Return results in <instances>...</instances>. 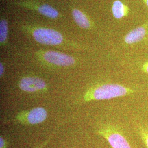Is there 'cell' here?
I'll list each match as a JSON object with an SVG mask.
<instances>
[{"label":"cell","instance_id":"cell-14","mask_svg":"<svg viewBox=\"0 0 148 148\" xmlns=\"http://www.w3.org/2000/svg\"><path fill=\"white\" fill-rule=\"evenodd\" d=\"M4 144H5V142H4L3 139H2V138H0V147L1 148H3Z\"/></svg>","mask_w":148,"mask_h":148},{"label":"cell","instance_id":"cell-13","mask_svg":"<svg viewBox=\"0 0 148 148\" xmlns=\"http://www.w3.org/2000/svg\"><path fill=\"white\" fill-rule=\"evenodd\" d=\"M142 69L144 72L148 74V62H147L143 64Z\"/></svg>","mask_w":148,"mask_h":148},{"label":"cell","instance_id":"cell-9","mask_svg":"<svg viewBox=\"0 0 148 148\" xmlns=\"http://www.w3.org/2000/svg\"><path fill=\"white\" fill-rule=\"evenodd\" d=\"M72 14L75 21L79 27L83 28H88L90 27L89 21L81 11L77 9H74L72 12Z\"/></svg>","mask_w":148,"mask_h":148},{"label":"cell","instance_id":"cell-3","mask_svg":"<svg viewBox=\"0 0 148 148\" xmlns=\"http://www.w3.org/2000/svg\"><path fill=\"white\" fill-rule=\"evenodd\" d=\"M100 133L106 138L112 148H132L126 138L117 131L106 129L101 131Z\"/></svg>","mask_w":148,"mask_h":148},{"label":"cell","instance_id":"cell-12","mask_svg":"<svg viewBox=\"0 0 148 148\" xmlns=\"http://www.w3.org/2000/svg\"><path fill=\"white\" fill-rule=\"evenodd\" d=\"M138 133L140 137L148 148V129L144 127L138 128Z\"/></svg>","mask_w":148,"mask_h":148},{"label":"cell","instance_id":"cell-15","mask_svg":"<svg viewBox=\"0 0 148 148\" xmlns=\"http://www.w3.org/2000/svg\"><path fill=\"white\" fill-rule=\"evenodd\" d=\"M3 71H4V68H3V66L2 65V64H0V75L2 76V74L3 73Z\"/></svg>","mask_w":148,"mask_h":148},{"label":"cell","instance_id":"cell-8","mask_svg":"<svg viewBox=\"0 0 148 148\" xmlns=\"http://www.w3.org/2000/svg\"><path fill=\"white\" fill-rule=\"evenodd\" d=\"M128 8L120 0L114 2L112 7V12L114 16L116 19H121L128 13Z\"/></svg>","mask_w":148,"mask_h":148},{"label":"cell","instance_id":"cell-16","mask_svg":"<svg viewBox=\"0 0 148 148\" xmlns=\"http://www.w3.org/2000/svg\"><path fill=\"white\" fill-rule=\"evenodd\" d=\"M144 1V3L146 4V5L148 7V0H143Z\"/></svg>","mask_w":148,"mask_h":148},{"label":"cell","instance_id":"cell-7","mask_svg":"<svg viewBox=\"0 0 148 148\" xmlns=\"http://www.w3.org/2000/svg\"><path fill=\"white\" fill-rule=\"evenodd\" d=\"M146 32V29L144 27H137L127 34L124 38V41L129 45L138 42L143 40Z\"/></svg>","mask_w":148,"mask_h":148},{"label":"cell","instance_id":"cell-2","mask_svg":"<svg viewBox=\"0 0 148 148\" xmlns=\"http://www.w3.org/2000/svg\"><path fill=\"white\" fill-rule=\"evenodd\" d=\"M33 36L37 42L45 45H57L63 41V36L60 33L46 28L36 29L33 32Z\"/></svg>","mask_w":148,"mask_h":148},{"label":"cell","instance_id":"cell-1","mask_svg":"<svg viewBox=\"0 0 148 148\" xmlns=\"http://www.w3.org/2000/svg\"><path fill=\"white\" fill-rule=\"evenodd\" d=\"M134 90L130 87L115 84L98 86L88 93V100H105L133 93Z\"/></svg>","mask_w":148,"mask_h":148},{"label":"cell","instance_id":"cell-10","mask_svg":"<svg viewBox=\"0 0 148 148\" xmlns=\"http://www.w3.org/2000/svg\"><path fill=\"white\" fill-rule=\"evenodd\" d=\"M38 11L43 16L51 18H56L58 16V11L48 5H40L38 8Z\"/></svg>","mask_w":148,"mask_h":148},{"label":"cell","instance_id":"cell-11","mask_svg":"<svg viewBox=\"0 0 148 148\" xmlns=\"http://www.w3.org/2000/svg\"><path fill=\"white\" fill-rule=\"evenodd\" d=\"M8 24L5 19H2L0 22V41L3 42L7 37Z\"/></svg>","mask_w":148,"mask_h":148},{"label":"cell","instance_id":"cell-5","mask_svg":"<svg viewBox=\"0 0 148 148\" xmlns=\"http://www.w3.org/2000/svg\"><path fill=\"white\" fill-rule=\"evenodd\" d=\"M46 87L45 82L41 79L35 77H24L19 82V87L21 90L33 92L42 90Z\"/></svg>","mask_w":148,"mask_h":148},{"label":"cell","instance_id":"cell-4","mask_svg":"<svg viewBox=\"0 0 148 148\" xmlns=\"http://www.w3.org/2000/svg\"><path fill=\"white\" fill-rule=\"evenodd\" d=\"M43 58L48 62L59 66H70L75 63V59L71 56L53 51L46 52Z\"/></svg>","mask_w":148,"mask_h":148},{"label":"cell","instance_id":"cell-6","mask_svg":"<svg viewBox=\"0 0 148 148\" xmlns=\"http://www.w3.org/2000/svg\"><path fill=\"white\" fill-rule=\"evenodd\" d=\"M47 116L46 110L42 107L32 109L27 115V120L31 124H37L45 121Z\"/></svg>","mask_w":148,"mask_h":148}]
</instances>
